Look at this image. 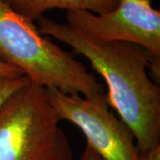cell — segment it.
I'll return each instance as SVG.
<instances>
[{"mask_svg":"<svg viewBox=\"0 0 160 160\" xmlns=\"http://www.w3.org/2000/svg\"><path fill=\"white\" fill-rule=\"evenodd\" d=\"M139 160H160V145L145 149L142 151H138Z\"/></svg>","mask_w":160,"mask_h":160,"instance_id":"obj_9","label":"cell"},{"mask_svg":"<svg viewBox=\"0 0 160 160\" xmlns=\"http://www.w3.org/2000/svg\"><path fill=\"white\" fill-rule=\"evenodd\" d=\"M80 160H103L102 157H100L99 155L92 149L91 146H89L88 144L86 145V148L84 149V151L82 152V154L80 156Z\"/></svg>","mask_w":160,"mask_h":160,"instance_id":"obj_10","label":"cell"},{"mask_svg":"<svg viewBox=\"0 0 160 160\" xmlns=\"http://www.w3.org/2000/svg\"><path fill=\"white\" fill-rule=\"evenodd\" d=\"M0 60L21 69L38 86L94 98L104 87L86 66L50 38L34 22L0 0Z\"/></svg>","mask_w":160,"mask_h":160,"instance_id":"obj_2","label":"cell"},{"mask_svg":"<svg viewBox=\"0 0 160 160\" xmlns=\"http://www.w3.org/2000/svg\"><path fill=\"white\" fill-rule=\"evenodd\" d=\"M38 22L41 34L85 56L104 78L107 102L131 128L138 151L160 145V87L148 74L149 52L130 42L90 39L69 24L48 18Z\"/></svg>","mask_w":160,"mask_h":160,"instance_id":"obj_1","label":"cell"},{"mask_svg":"<svg viewBox=\"0 0 160 160\" xmlns=\"http://www.w3.org/2000/svg\"><path fill=\"white\" fill-rule=\"evenodd\" d=\"M46 93L59 118L78 126L103 160H139L133 132L110 110L106 92L88 98L49 88Z\"/></svg>","mask_w":160,"mask_h":160,"instance_id":"obj_4","label":"cell"},{"mask_svg":"<svg viewBox=\"0 0 160 160\" xmlns=\"http://www.w3.org/2000/svg\"><path fill=\"white\" fill-rule=\"evenodd\" d=\"M46 89L29 82L0 109V160H73Z\"/></svg>","mask_w":160,"mask_h":160,"instance_id":"obj_3","label":"cell"},{"mask_svg":"<svg viewBox=\"0 0 160 160\" xmlns=\"http://www.w3.org/2000/svg\"><path fill=\"white\" fill-rule=\"evenodd\" d=\"M152 0H118L112 11L96 14L86 10L66 12L67 24L96 41H124L139 45L160 60V11Z\"/></svg>","mask_w":160,"mask_h":160,"instance_id":"obj_5","label":"cell"},{"mask_svg":"<svg viewBox=\"0 0 160 160\" xmlns=\"http://www.w3.org/2000/svg\"><path fill=\"white\" fill-rule=\"evenodd\" d=\"M12 10L29 21L38 22L43 14L52 9L86 10L96 14L112 11L118 0H3Z\"/></svg>","mask_w":160,"mask_h":160,"instance_id":"obj_6","label":"cell"},{"mask_svg":"<svg viewBox=\"0 0 160 160\" xmlns=\"http://www.w3.org/2000/svg\"><path fill=\"white\" fill-rule=\"evenodd\" d=\"M0 76H6V77H22L24 76L23 72L12 66L9 63H6L0 60Z\"/></svg>","mask_w":160,"mask_h":160,"instance_id":"obj_8","label":"cell"},{"mask_svg":"<svg viewBox=\"0 0 160 160\" xmlns=\"http://www.w3.org/2000/svg\"><path fill=\"white\" fill-rule=\"evenodd\" d=\"M29 78L26 76L22 77H6L0 76V109L4 103L17 92L19 89L29 84Z\"/></svg>","mask_w":160,"mask_h":160,"instance_id":"obj_7","label":"cell"}]
</instances>
